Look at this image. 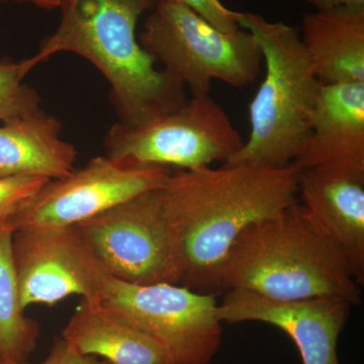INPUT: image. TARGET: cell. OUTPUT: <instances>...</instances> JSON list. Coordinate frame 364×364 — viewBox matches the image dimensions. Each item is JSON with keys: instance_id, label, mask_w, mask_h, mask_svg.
<instances>
[{"instance_id": "obj_7", "label": "cell", "mask_w": 364, "mask_h": 364, "mask_svg": "<svg viewBox=\"0 0 364 364\" xmlns=\"http://www.w3.org/2000/svg\"><path fill=\"white\" fill-rule=\"evenodd\" d=\"M109 314L156 340L172 364H210L223 340L215 294L174 284L109 279L98 301Z\"/></svg>"}, {"instance_id": "obj_8", "label": "cell", "mask_w": 364, "mask_h": 364, "mask_svg": "<svg viewBox=\"0 0 364 364\" xmlns=\"http://www.w3.org/2000/svg\"><path fill=\"white\" fill-rule=\"evenodd\" d=\"M75 226L112 279L142 286L181 282L162 188L140 193Z\"/></svg>"}, {"instance_id": "obj_6", "label": "cell", "mask_w": 364, "mask_h": 364, "mask_svg": "<svg viewBox=\"0 0 364 364\" xmlns=\"http://www.w3.org/2000/svg\"><path fill=\"white\" fill-rule=\"evenodd\" d=\"M243 144L226 111L208 95L136 126L112 124L105 148V156L124 164L195 170L227 162Z\"/></svg>"}, {"instance_id": "obj_21", "label": "cell", "mask_w": 364, "mask_h": 364, "mask_svg": "<svg viewBox=\"0 0 364 364\" xmlns=\"http://www.w3.org/2000/svg\"><path fill=\"white\" fill-rule=\"evenodd\" d=\"M28 364V363H23ZM38 364H111L107 360H100L97 356L88 355L74 348L65 339L55 338L51 350L42 363Z\"/></svg>"}, {"instance_id": "obj_18", "label": "cell", "mask_w": 364, "mask_h": 364, "mask_svg": "<svg viewBox=\"0 0 364 364\" xmlns=\"http://www.w3.org/2000/svg\"><path fill=\"white\" fill-rule=\"evenodd\" d=\"M28 73L23 61H0V121L4 124L42 111L37 91L23 83Z\"/></svg>"}, {"instance_id": "obj_16", "label": "cell", "mask_w": 364, "mask_h": 364, "mask_svg": "<svg viewBox=\"0 0 364 364\" xmlns=\"http://www.w3.org/2000/svg\"><path fill=\"white\" fill-rule=\"evenodd\" d=\"M61 337L79 352L111 364H172L156 340L107 312L98 301L83 299Z\"/></svg>"}, {"instance_id": "obj_17", "label": "cell", "mask_w": 364, "mask_h": 364, "mask_svg": "<svg viewBox=\"0 0 364 364\" xmlns=\"http://www.w3.org/2000/svg\"><path fill=\"white\" fill-rule=\"evenodd\" d=\"M9 225L0 227V360L23 364L37 349L40 326L21 306Z\"/></svg>"}, {"instance_id": "obj_15", "label": "cell", "mask_w": 364, "mask_h": 364, "mask_svg": "<svg viewBox=\"0 0 364 364\" xmlns=\"http://www.w3.org/2000/svg\"><path fill=\"white\" fill-rule=\"evenodd\" d=\"M61 132L59 119L43 111L0 126V177L70 174L78 153Z\"/></svg>"}, {"instance_id": "obj_14", "label": "cell", "mask_w": 364, "mask_h": 364, "mask_svg": "<svg viewBox=\"0 0 364 364\" xmlns=\"http://www.w3.org/2000/svg\"><path fill=\"white\" fill-rule=\"evenodd\" d=\"M299 28L322 85L364 82V9L316 11Z\"/></svg>"}, {"instance_id": "obj_13", "label": "cell", "mask_w": 364, "mask_h": 364, "mask_svg": "<svg viewBox=\"0 0 364 364\" xmlns=\"http://www.w3.org/2000/svg\"><path fill=\"white\" fill-rule=\"evenodd\" d=\"M299 193L343 253L359 286L364 282V177L325 169L299 170Z\"/></svg>"}, {"instance_id": "obj_24", "label": "cell", "mask_w": 364, "mask_h": 364, "mask_svg": "<svg viewBox=\"0 0 364 364\" xmlns=\"http://www.w3.org/2000/svg\"><path fill=\"white\" fill-rule=\"evenodd\" d=\"M0 364H18V363H6V361H1V360H0Z\"/></svg>"}, {"instance_id": "obj_4", "label": "cell", "mask_w": 364, "mask_h": 364, "mask_svg": "<svg viewBox=\"0 0 364 364\" xmlns=\"http://www.w3.org/2000/svg\"><path fill=\"white\" fill-rule=\"evenodd\" d=\"M239 25L257 40L265 74L249 105L250 135L224 165L282 168L293 164L310 134L322 83L299 28L251 13H242Z\"/></svg>"}, {"instance_id": "obj_11", "label": "cell", "mask_w": 364, "mask_h": 364, "mask_svg": "<svg viewBox=\"0 0 364 364\" xmlns=\"http://www.w3.org/2000/svg\"><path fill=\"white\" fill-rule=\"evenodd\" d=\"M225 291L218 306L223 323L275 326L293 340L303 364H340L337 344L350 314L348 301L337 298L282 301L242 289Z\"/></svg>"}, {"instance_id": "obj_19", "label": "cell", "mask_w": 364, "mask_h": 364, "mask_svg": "<svg viewBox=\"0 0 364 364\" xmlns=\"http://www.w3.org/2000/svg\"><path fill=\"white\" fill-rule=\"evenodd\" d=\"M49 181L32 176L0 177V227L9 225Z\"/></svg>"}, {"instance_id": "obj_9", "label": "cell", "mask_w": 364, "mask_h": 364, "mask_svg": "<svg viewBox=\"0 0 364 364\" xmlns=\"http://www.w3.org/2000/svg\"><path fill=\"white\" fill-rule=\"evenodd\" d=\"M167 167L133 166L107 156L91 159L59 179H51L9 223L23 228L75 226L134 196L162 188Z\"/></svg>"}, {"instance_id": "obj_3", "label": "cell", "mask_w": 364, "mask_h": 364, "mask_svg": "<svg viewBox=\"0 0 364 364\" xmlns=\"http://www.w3.org/2000/svg\"><path fill=\"white\" fill-rule=\"evenodd\" d=\"M223 291L242 289L273 301L337 298L361 303L346 258L303 205L258 220L228 253Z\"/></svg>"}, {"instance_id": "obj_10", "label": "cell", "mask_w": 364, "mask_h": 364, "mask_svg": "<svg viewBox=\"0 0 364 364\" xmlns=\"http://www.w3.org/2000/svg\"><path fill=\"white\" fill-rule=\"evenodd\" d=\"M13 256L23 310L72 294L98 301L111 279L76 226L16 230Z\"/></svg>"}, {"instance_id": "obj_2", "label": "cell", "mask_w": 364, "mask_h": 364, "mask_svg": "<svg viewBox=\"0 0 364 364\" xmlns=\"http://www.w3.org/2000/svg\"><path fill=\"white\" fill-rule=\"evenodd\" d=\"M157 0H61L58 28L31 58L30 72L57 53H74L97 67L111 85L119 123L136 126L186 102L184 86L155 67L139 42L136 26Z\"/></svg>"}, {"instance_id": "obj_5", "label": "cell", "mask_w": 364, "mask_h": 364, "mask_svg": "<svg viewBox=\"0 0 364 364\" xmlns=\"http://www.w3.org/2000/svg\"><path fill=\"white\" fill-rule=\"evenodd\" d=\"M141 46L193 97L210 95L212 82L245 87L257 80L263 57L248 31L227 33L183 4L157 0L138 35Z\"/></svg>"}, {"instance_id": "obj_12", "label": "cell", "mask_w": 364, "mask_h": 364, "mask_svg": "<svg viewBox=\"0 0 364 364\" xmlns=\"http://www.w3.org/2000/svg\"><path fill=\"white\" fill-rule=\"evenodd\" d=\"M293 165L364 177V82L322 85Z\"/></svg>"}, {"instance_id": "obj_1", "label": "cell", "mask_w": 364, "mask_h": 364, "mask_svg": "<svg viewBox=\"0 0 364 364\" xmlns=\"http://www.w3.org/2000/svg\"><path fill=\"white\" fill-rule=\"evenodd\" d=\"M299 170L252 165L181 170L162 186L165 213L181 273L179 284L223 291L230 248L244 229L298 203Z\"/></svg>"}, {"instance_id": "obj_22", "label": "cell", "mask_w": 364, "mask_h": 364, "mask_svg": "<svg viewBox=\"0 0 364 364\" xmlns=\"http://www.w3.org/2000/svg\"><path fill=\"white\" fill-rule=\"evenodd\" d=\"M317 11H335L340 9H364V0H303Z\"/></svg>"}, {"instance_id": "obj_23", "label": "cell", "mask_w": 364, "mask_h": 364, "mask_svg": "<svg viewBox=\"0 0 364 364\" xmlns=\"http://www.w3.org/2000/svg\"><path fill=\"white\" fill-rule=\"evenodd\" d=\"M0 1L21 2V4L26 2V4H31L40 7V9H48V11L59 9L60 4H61V0H0Z\"/></svg>"}, {"instance_id": "obj_20", "label": "cell", "mask_w": 364, "mask_h": 364, "mask_svg": "<svg viewBox=\"0 0 364 364\" xmlns=\"http://www.w3.org/2000/svg\"><path fill=\"white\" fill-rule=\"evenodd\" d=\"M183 4L202 16L222 32L233 33L238 32L241 14L232 11L222 4L221 0H170Z\"/></svg>"}]
</instances>
